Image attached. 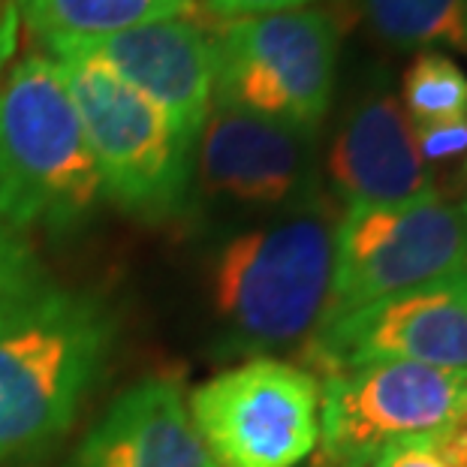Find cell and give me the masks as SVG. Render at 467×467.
Returning <instances> with one entry per match:
<instances>
[{"mask_svg": "<svg viewBox=\"0 0 467 467\" xmlns=\"http://www.w3.org/2000/svg\"><path fill=\"white\" fill-rule=\"evenodd\" d=\"M18 18L43 46L94 39L130 27L191 18L200 0H16Z\"/></svg>", "mask_w": 467, "mask_h": 467, "instance_id": "obj_14", "label": "cell"}, {"mask_svg": "<svg viewBox=\"0 0 467 467\" xmlns=\"http://www.w3.org/2000/svg\"><path fill=\"white\" fill-rule=\"evenodd\" d=\"M462 377L416 362H368L320 380L314 467H371L389 446L455 422Z\"/></svg>", "mask_w": 467, "mask_h": 467, "instance_id": "obj_8", "label": "cell"}, {"mask_svg": "<svg viewBox=\"0 0 467 467\" xmlns=\"http://www.w3.org/2000/svg\"><path fill=\"white\" fill-rule=\"evenodd\" d=\"M464 214H467V205H464Z\"/></svg>", "mask_w": 467, "mask_h": 467, "instance_id": "obj_24", "label": "cell"}, {"mask_svg": "<svg viewBox=\"0 0 467 467\" xmlns=\"http://www.w3.org/2000/svg\"><path fill=\"white\" fill-rule=\"evenodd\" d=\"M416 148L425 166H450L467 157V115L416 127Z\"/></svg>", "mask_w": 467, "mask_h": 467, "instance_id": "obj_19", "label": "cell"}, {"mask_svg": "<svg viewBox=\"0 0 467 467\" xmlns=\"http://www.w3.org/2000/svg\"><path fill=\"white\" fill-rule=\"evenodd\" d=\"M464 36H467V16H464Z\"/></svg>", "mask_w": 467, "mask_h": 467, "instance_id": "obj_23", "label": "cell"}, {"mask_svg": "<svg viewBox=\"0 0 467 467\" xmlns=\"http://www.w3.org/2000/svg\"><path fill=\"white\" fill-rule=\"evenodd\" d=\"M187 407L217 467H296L320 437V377L275 356L221 371Z\"/></svg>", "mask_w": 467, "mask_h": 467, "instance_id": "obj_7", "label": "cell"}, {"mask_svg": "<svg viewBox=\"0 0 467 467\" xmlns=\"http://www.w3.org/2000/svg\"><path fill=\"white\" fill-rule=\"evenodd\" d=\"M326 172L347 208L399 205L437 193L431 169L416 148V127L383 78L365 85L344 109Z\"/></svg>", "mask_w": 467, "mask_h": 467, "instance_id": "obj_12", "label": "cell"}, {"mask_svg": "<svg viewBox=\"0 0 467 467\" xmlns=\"http://www.w3.org/2000/svg\"><path fill=\"white\" fill-rule=\"evenodd\" d=\"M314 0H202L200 9L212 18H244V16H268L302 9Z\"/></svg>", "mask_w": 467, "mask_h": 467, "instance_id": "obj_20", "label": "cell"}, {"mask_svg": "<svg viewBox=\"0 0 467 467\" xmlns=\"http://www.w3.org/2000/svg\"><path fill=\"white\" fill-rule=\"evenodd\" d=\"M18 31H22V18H18L16 0H0V69L16 55Z\"/></svg>", "mask_w": 467, "mask_h": 467, "instance_id": "obj_21", "label": "cell"}, {"mask_svg": "<svg viewBox=\"0 0 467 467\" xmlns=\"http://www.w3.org/2000/svg\"><path fill=\"white\" fill-rule=\"evenodd\" d=\"M371 467H467V422L407 437L389 446Z\"/></svg>", "mask_w": 467, "mask_h": 467, "instance_id": "obj_18", "label": "cell"}, {"mask_svg": "<svg viewBox=\"0 0 467 467\" xmlns=\"http://www.w3.org/2000/svg\"><path fill=\"white\" fill-rule=\"evenodd\" d=\"M73 467H217L175 380L151 377L124 389L85 434Z\"/></svg>", "mask_w": 467, "mask_h": 467, "instance_id": "obj_13", "label": "cell"}, {"mask_svg": "<svg viewBox=\"0 0 467 467\" xmlns=\"http://www.w3.org/2000/svg\"><path fill=\"white\" fill-rule=\"evenodd\" d=\"M307 371L320 377L368 362H416L467 374V275L416 286L317 326L302 347Z\"/></svg>", "mask_w": 467, "mask_h": 467, "instance_id": "obj_9", "label": "cell"}, {"mask_svg": "<svg viewBox=\"0 0 467 467\" xmlns=\"http://www.w3.org/2000/svg\"><path fill=\"white\" fill-rule=\"evenodd\" d=\"M193 172L200 187L238 208H296L317 196L314 136L214 103L196 133Z\"/></svg>", "mask_w": 467, "mask_h": 467, "instance_id": "obj_10", "label": "cell"}, {"mask_svg": "<svg viewBox=\"0 0 467 467\" xmlns=\"http://www.w3.org/2000/svg\"><path fill=\"white\" fill-rule=\"evenodd\" d=\"M112 341L106 305L61 286L0 323V464L43 450L73 425Z\"/></svg>", "mask_w": 467, "mask_h": 467, "instance_id": "obj_2", "label": "cell"}, {"mask_svg": "<svg viewBox=\"0 0 467 467\" xmlns=\"http://www.w3.org/2000/svg\"><path fill=\"white\" fill-rule=\"evenodd\" d=\"M100 202V169L61 64L25 55L0 78V221L67 235Z\"/></svg>", "mask_w": 467, "mask_h": 467, "instance_id": "obj_1", "label": "cell"}, {"mask_svg": "<svg viewBox=\"0 0 467 467\" xmlns=\"http://www.w3.org/2000/svg\"><path fill=\"white\" fill-rule=\"evenodd\" d=\"M335 208L311 196L238 233L212 263V305L242 347L305 344L320 326L335 272Z\"/></svg>", "mask_w": 467, "mask_h": 467, "instance_id": "obj_3", "label": "cell"}, {"mask_svg": "<svg viewBox=\"0 0 467 467\" xmlns=\"http://www.w3.org/2000/svg\"><path fill=\"white\" fill-rule=\"evenodd\" d=\"M48 52L112 69L196 139L214 106V55L202 18H169L94 39H64Z\"/></svg>", "mask_w": 467, "mask_h": 467, "instance_id": "obj_11", "label": "cell"}, {"mask_svg": "<svg viewBox=\"0 0 467 467\" xmlns=\"http://www.w3.org/2000/svg\"><path fill=\"white\" fill-rule=\"evenodd\" d=\"M401 106L413 127L467 115V76L450 55L425 48L404 69Z\"/></svg>", "mask_w": 467, "mask_h": 467, "instance_id": "obj_16", "label": "cell"}, {"mask_svg": "<svg viewBox=\"0 0 467 467\" xmlns=\"http://www.w3.org/2000/svg\"><path fill=\"white\" fill-rule=\"evenodd\" d=\"M362 16L374 39L399 52L467 46V0H362Z\"/></svg>", "mask_w": 467, "mask_h": 467, "instance_id": "obj_15", "label": "cell"}, {"mask_svg": "<svg viewBox=\"0 0 467 467\" xmlns=\"http://www.w3.org/2000/svg\"><path fill=\"white\" fill-rule=\"evenodd\" d=\"M52 286L31 235L0 221V323L36 302Z\"/></svg>", "mask_w": 467, "mask_h": 467, "instance_id": "obj_17", "label": "cell"}, {"mask_svg": "<svg viewBox=\"0 0 467 467\" xmlns=\"http://www.w3.org/2000/svg\"><path fill=\"white\" fill-rule=\"evenodd\" d=\"M459 275H467V214L441 191L399 205L347 208L335 226L332 293L320 326Z\"/></svg>", "mask_w": 467, "mask_h": 467, "instance_id": "obj_6", "label": "cell"}, {"mask_svg": "<svg viewBox=\"0 0 467 467\" xmlns=\"http://www.w3.org/2000/svg\"><path fill=\"white\" fill-rule=\"evenodd\" d=\"M202 25L214 55V103L311 136L320 130L332 109L341 46V22L332 9L205 16Z\"/></svg>", "mask_w": 467, "mask_h": 467, "instance_id": "obj_4", "label": "cell"}, {"mask_svg": "<svg viewBox=\"0 0 467 467\" xmlns=\"http://www.w3.org/2000/svg\"><path fill=\"white\" fill-rule=\"evenodd\" d=\"M455 422H467V374L459 383V407H455Z\"/></svg>", "mask_w": 467, "mask_h": 467, "instance_id": "obj_22", "label": "cell"}, {"mask_svg": "<svg viewBox=\"0 0 467 467\" xmlns=\"http://www.w3.org/2000/svg\"><path fill=\"white\" fill-rule=\"evenodd\" d=\"M103 182V200L142 221H169L187 208L193 145L157 103L112 69L57 55Z\"/></svg>", "mask_w": 467, "mask_h": 467, "instance_id": "obj_5", "label": "cell"}]
</instances>
